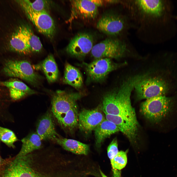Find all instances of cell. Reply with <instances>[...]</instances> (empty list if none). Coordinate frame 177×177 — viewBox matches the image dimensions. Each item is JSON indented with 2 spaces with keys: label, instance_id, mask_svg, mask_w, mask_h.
Instances as JSON below:
<instances>
[{
  "label": "cell",
  "instance_id": "obj_1",
  "mask_svg": "<svg viewBox=\"0 0 177 177\" xmlns=\"http://www.w3.org/2000/svg\"><path fill=\"white\" fill-rule=\"evenodd\" d=\"M147 74L136 75L124 81L120 87L108 92L103 96L102 105L105 114L119 116L138 123L130 99L135 84Z\"/></svg>",
  "mask_w": 177,
  "mask_h": 177
},
{
  "label": "cell",
  "instance_id": "obj_2",
  "mask_svg": "<svg viewBox=\"0 0 177 177\" xmlns=\"http://www.w3.org/2000/svg\"><path fill=\"white\" fill-rule=\"evenodd\" d=\"M173 99L165 95L147 99L141 105L140 111L149 120L155 122L160 121L171 111Z\"/></svg>",
  "mask_w": 177,
  "mask_h": 177
},
{
  "label": "cell",
  "instance_id": "obj_3",
  "mask_svg": "<svg viewBox=\"0 0 177 177\" xmlns=\"http://www.w3.org/2000/svg\"><path fill=\"white\" fill-rule=\"evenodd\" d=\"M4 73L7 76L24 80L33 86L37 87L42 78L34 70L30 63L25 60H10L5 64Z\"/></svg>",
  "mask_w": 177,
  "mask_h": 177
},
{
  "label": "cell",
  "instance_id": "obj_4",
  "mask_svg": "<svg viewBox=\"0 0 177 177\" xmlns=\"http://www.w3.org/2000/svg\"><path fill=\"white\" fill-rule=\"evenodd\" d=\"M134 88L138 99L146 100L164 95L169 86L168 82L162 78L147 76L138 82Z\"/></svg>",
  "mask_w": 177,
  "mask_h": 177
},
{
  "label": "cell",
  "instance_id": "obj_5",
  "mask_svg": "<svg viewBox=\"0 0 177 177\" xmlns=\"http://www.w3.org/2000/svg\"><path fill=\"white\" fill-rule=\"evenodd\" d=\"M29 19L38 30L47 38L51 39L56 31L55 24L53 19L45 11L36 12L33 11L24 0L17 1Z\"/></svg>",
  "mask_w": 177,
  "mask_h": 177
},
{
  "label": "cell",
  "instance_id": "obj_6",
  "mask_svg": "<svg viewBox=\"0 0 177 177\" xmlns=\"http://www.w3.org/2000/svg\"><path fill=\"white\" fill-rule=\"evenodd\" d=\"M111 59L107 58H100L95 59L89 63H83L82 65L86 72L88 81L102 82L111 72L124 65L125 63H115Z\"/></svg>",
  "mask_w": 177,
  "mask_h": 177
},
{
  "label": "cell",
  "instance_id": "obj_7",
  "mask_svg": "<svg viewBox=\"0 0 177 177\" xmlns=\"http://www.w3.org/2000/svg\"><path fill=\"white\" fill-rule=\"evenodd\" d=\"M127 49L124 42L118 39L108 38L93 46L91 54L95 59L105 58L118 59L124 56Z\"/></svg>",
  "mask_w": 177,
  "mask_h": 177
},
{
  "label": "cell",
  "instance_id": "obj_8",
  "mask_svg": "<svg viewBox=\"0 0 177 177\" xmlns=\"http://www.w3.org/2000/svg\"><path fill=\"white\" fill-rule=\"evenodd\" d=\"M82 96L80 92L58 90L54 93L51 99V111L56 118L76 105L77 101Z\"/></svg>",
  "mask_w": 177,
  "mask_h": 177
},
{
  "label": "cell",
  "instance_id": "obj_9",
  "mask_svg": "<svg viewBox=\"0 0 177 177\" xmlns=\"http://www.w3.org/2000/svg\"><path fill=\"white\" fill-rule=\"evenodd\" d=\"M126 22L121 14L114 13L104 14L100 18L97 24L100 31L106 34L116 36L122 33L126 28Z\"/></svg>",
  "mask_w": 177,
  "mask_h": 177
},
{
  "label": "cell",
  "instance_id": "obj_10",
  "mask_svg": "<svg viewBox=\"0 0 177 177\" xmlns=\"http://www.w3.org/2000/svg\"><path fill=\"white\" fill-rule=\"evenodd\" d=\"M93 39L92 35L89 33H79L71 40L66 51L71 56L83 59L91 51L93 46Z\"/></svg>",
  "mask_w": 177,
  "mask_h": 177
},
{
  "label": "cell",
  "instance_id": "obj_11",
  "mask_svg": "<svg viewBox=\"0 0 177 177\" xmlns=\"http://www.w3.org/2000/svg\"><path fill=\"white\" fill-rule=\"evenodd\" d=\"M102 105L92 109H84L78 114V126L80 130L86 134L94 130L105 118Z\"/></svg>",
  "mask_w": 177,
  "mask_h": 177
},
{
  "label": "cell",
  "instance_id": "obj_12",
  "mask_svg": "<svg viewBox=\"0 0 177 177\" xmlns=\"http://www.w3.org/2000/svg\"><path fill=\"white\" fill-rule=\"evenodd\" d=\"M70 2L71 13L69 22L79 18L93 19L98 14V7L92 0H70Z\"/></svg>",
  "mask_w": 177,
  "mask_h": 177
},
{
  "label": "cell",
  "instance_id": "obj_13",
  "mask_svg": "<svg viewBox=\"0 0 177 177\" xmlns=\"http://www.w3.org/2000/svg\"><path fill=\"white\" fill-rule=\"evenodd\" d=\"M2 175L8 177H39L30 167L26 156H17L7 165Z\"/></svg>",
  "mask_w": 177,
  "mask_h": 177
},
{
  "label": "cell",
  "instance_id": "obj_14",
  "mask_svg": "<svg viewBox=\"0 0 177 177\" xmlns=\"http://www.w3.org/2000/svg\"><path fill=\"white\" fill-rule=\"evenodd\" d=\"M134 3L140 15L144 18L151 19L159 17L164 11L162 0H136Z\"/></svg>",
  "mask_w": 177,
  "mask_h": 177
},
{
  "label": "cell",
  "instance_id": "obj_15",
  "mask_svg": "<svg viewBox=\"0 0 177 177\" xmlns=\"http://www.w3.org/2000/svg\"><path fill=\"white\" fill-rule=\"evenodd\" d=\"M105 115V118L114 123L130 141L134 142L137 135L138 122L119 116Z\"/></svg>",
  "mask_w": 177,
  "mask_h": 177
},
{
  "label": "cell",
  "instance_id": "obj_16",
  "mask_svg": "<svg viewBox=\"0 0 177 177\" xmlns=\"http://www.w3.org/2000/svg\"><path fill=\"white\" fill-rule=\"evenodd\" d=\"M36 133L41 140L54 141L59 137L56 132L51 114L47 112L40 118L36 126Z\"/></svg>",
  "mask_w": 177,
  "mask_h": 177
},
{
  "label": "cell",
  "instance_id": "obj_17",
  "mask_svg": "<svg viewBox=\"0 0 177 177\" xmlns=\"http://www.w3.org/2000/svg\"><path fill=\"white\" fill-rule=\"evenodd\" d=\"M0 84L8 89L10 97L14 100H18L37 93V92L31 89L23 82L18 80L13 79L1 81L0 82Z\"/></svg>",
  "mask_w": 177,
  "mask_h": 177
},
{
  "label": "cell",
  "instance_id": "obj_18",
  "mask_svg": "<svg viewBox=\"0 0 177 177\" xmlns=\"http://www.w3.org/2000/svg\"><path fill=\"white\" fill-rule=\"evenodd\" d=\"M96 146L100 148L104 140L112 135L119 131L117 126L105 118L94 130Z\"/></svg>",
  "mask_w": 177,
  "mask_h": 177
},
{
  "label": "cell",
  "instance_id": "obj_19",
  "mask_svg": "<svg viewBox=\"0 0 177 177\" xmlns=\"http://www.w3.org/2000/svg\"><path fill=\"white\" fill-rule=\"evenodd\" d=\"M64 149L78 155H87L89 150L88 145L75 140L60 136L55 138L54 141Z\"/></svg>",
  "mask_w": 177,
  "mask_h": 177
},
{
  "label": "cell",
  "instance_id": "obj_20",
  "mask_svg": "<svg viewBox=\"0 0 177 177\" xmlns=\"http://www.w3.org/2000/svg\"><path fill=\"white\" fill-rule=\"evenodd\" d=\"M43 71L48 81L50 83L55 82L58 79L59 75L58 69L53 55H48L43 61L35 67Z\"/></svg>",
  "mask_w": 177,
  "mask_h": 177
},
{
  "label": "cell",
  "instance_id": "obj_21",
  "mask_svg": "<svg viewBox=\"0 0 177 177\" xmlns=\"http://www.w3.org/2000/svg\"><path fill=\"white\" fill-rule=\"evenodd\" d=\"M63 81L77 89L81 88L83 84V77L80 71L67 62L65 64Z\"/></svg>",
  "mask_w": 177,
  "mask_h": 177
},
{
  "label": "cell",
  "instance_id": "obj_22",
  "mask_svg": "<svg viewBox=\"0 0 177 177\" xmlns=\"http://www.w3.org/2000/svg\"><path fill=\"white\" fill-rule=\"evenodd\" d=\"M9 44L12 50L19 54L27 55L31 52L26 42L22 25L20 26L13 33Z\"/></svg>",
  "mask_w": 177,
  "mask_h": 177
},
{
  "label": "cell",
  "instance_id": "obj_23",
  "mask_svg": "<svg viewBox=\"0 0 177 177\" xmlns=\"http://www.w3.org/2000/svg\"><path fill=\"white\" fill-rule=\"evenodd\" d=\"M78 114L76 105L66 113L56 119L64 129L71 131L78 126Z\"/></svg>",
  "mask_w": 177,
  "mask_h": 177
},
{
  "label": "cell",
  "instance_id": "obj_24",
  "mask_svg": "<svg viewBox=\"0 0 177 177\" xmlns=\"http://www.w3.org/2000/svg\"><path fill=\"white\" fill-rule=\"evenodd\" d=\"M41 140L36 132L29 134L22 139V147L17 156H25L32 151L40 149L42 146Z\"/></svg>",
  "mask_w": 177,
  "mask_h": 177
},
{
  "label": "cell",
  "instance_id": "obj_25",
  "mask_svg": "<svg viewBox=\"0 0 177 177\" xmlns=\"http://www.w3.org/2000/svg\"><path fill=\"white\" fill-rule=\"evenodd\" d=\"M22 27L26 42L31 52H39L42 49V45L39 37L28 26L22 25Z\"/></svg>",
  "mask_w": 177,
  "mask_h": 177
},
{
  "label": "cell",
  "instance_id": "obj_26",
  "mask_svg": "<svg viewBox=\"0 0 177 177\" xmlns=\"http://www.w3.org/2000/svg\"><path fill=\"white\" fill-rule=\"evenodd\" d=\"M0 140L9 147L14 148V144L18 139L13 131L0 126Z\"/></svg>",
  "mask_w": 177,
  "mask_h": 177
},
{
  "label": "cell",
  "instance_id": "obj_27",
  "mask_svg": "<svg viewBox=\"0 0 177 177\" xmlns=\"http://www.w3.org/2000/svg\"><path fill=\"white\" fill-rule=\"evenodd\" d=\"M126 152L121 151L111 160L112 168L120 170L126 166L127 162Z\"/></svg>",
  "mask_w": 177,
  "mask_h": 177
},
{
  "label": "cell",
  "instance_id": "obj_28",
  "mask_svg": "<svg viewBox=\"0 0 177 177\" xmlns=\"http://www.w3.org/2000/svg\"><path fill=\"white\" fill-rule=\"evenodd\" d=\"M24 0L30 8L36 12H47L46 9L49 6L50 2L49 1L39 0L32 2L29 0Z\"/></svg>",
  "mask_w": 177,
  "mask_h": 177
},
{
  "label": "cell",
  "instance_id": "obj_29",
  "mask_svg": "<svg viewBox=\"0 0 177 177\" xmlns=\"http://www.w3.org/2000/svg\"><path fill=\"white\" fill-rule=\"evenodd\" d=\"M117 140L116 138H115L113 140L108 147L107 154L110 160L117 155L119 152Z\"/></svg>",
  "mask_w": 177,
  "mask_h": 177
},
{
  "label": "cell",
  "instance_id": "obj_30",
  "mask_svg": "<svg viewBox=\"0 0 177 177\" xmlns=\"http://www.w3.org/2000/svg\"><path fill=\"white\" fill-rule=\"evenodd\" d=\"M12 161L10 158L3 159L0 156V176L3 173L7 166Z\"/></svg>",
  "mask_w": 177,
  "mask_h": 177
},
{
  "label": "cell",
  "instance_id": "obj_31",
  "mask_svg": "<svg viewBox=\"0 0 177 177\" xmlns=\"http://www.w3.org/2000/svg\"><path fill=\"white\" fill-rule=\"evenodd\" d=\"M112 170L113 174V177H121L120 172L118 171V170L114 168Z\"/></svg>",
  "mask_w": 177,
  "mask_h": 177
},
{
  "label": "cell",
  "instance_id": "obj_32",
  "mask_svg": "<svg viewBox=\"0 0 177 177\" xmlns=\"http://www.w3.org/2000/svg\"><path fill=\"white\" fill-rule=\"evenodd\" d=\"M93 2L98 7L102 6L103 3V0H92Z\"/></svg>",
  "mask_w": 177,
  "mask_h": 177
},
{
  "label": "cell",
  "instance_id": "obj_33",
  "mask_svg": "<svg viewBox=\"0 0 177 177\" xmlns=\"http://www.w3.org/2000/svg\"><path fill=\"white\" fill-rule=\"evenodd\" d=\"M100 171L102 177H107L101 170Z\"/></svg>",
  "mask_w": 177,
  "mask_h": 177
},
{
  "label": "cell",
  "instance_id": "obj_34",
  "mask_svg": "<svg viewBox=\"0 0 177 177\" xmlns=\"http://www.w3.org/2000/svg\"><path fill=\"white\" fill-rule=\"evenodd\" d=\"M0 177H8L3 175L1 176Z\"/></svg>",
  "mask_w": 177,
  "mask_h": 177
},
{
  "label": "cell",
  "instance_id": "obj_35",
  "mask_svg": "<svg viewBox=\"0 0 177 177\" xmlns=\"http://www.w3.org/2000/svg\"></svg>",
  "mask_w": 177,
  "mask_h": 177
},
{
  "label": "cell",
  "instance_id": "obj_36",
  "mask_svg": "<svg viewBox=\"0 0 177 177\" xmlns=\"http://www.w3.org/2000/svg\"><path fill=\"white\" fill-rule=\"evenodd\" d=\"M176 18H177V17H176Z\"/></svg>",
  "mask_w": 177,
  "mask_h": 177
}]
</instances>
